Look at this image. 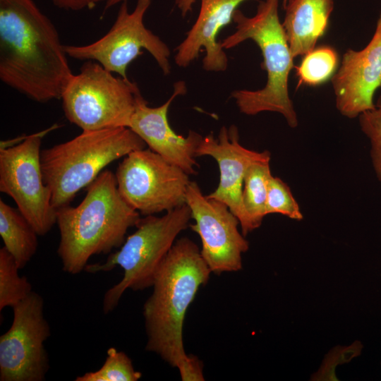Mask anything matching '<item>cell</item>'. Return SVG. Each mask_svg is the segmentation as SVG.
Returning <instances> with one entry per match:
<instances>
[{"label": "cell", "instance_id": "1", "mask_svg": "<svg viewBox=\"0 0 381 381\" xmlns=\"http://www.w3.org/2000/svg\"><path fill=\"white\" fill-rule=\"evenodd\" d=\"M74 74L59 33L32 0H0V79L37 102L61 99Z\"/></svg>", "mask_w": 381, "mask_h": 381}, {"label": "cell", "instance_id": "2", "mask_svg": "<svg viewBox=\"0 0 381 381\" xmlns=\"http://www.w3.org/2000/svg\"><path fill=\"white\" fill-rule=\"evenodd\" d=\"M211 272L198 245L181 238L161 264L143 306L145 350L177 368L183 381L205 380L202 362L185 351L183 327L188 307Z\"/></svg>", "mask_w": 381, "mask_h": 381}, {"label": "cell", "instance_id": "3", "mask_svg": "<svg viewBox=\"0 0 381 381\" xmlns=\"http://www.w3.org/2000/svg\"><path fill=\"white\" fill-rule=\"evenodd\" d=\"M140 214L121 197L115 174L102 171L87 186L80 203L56 210L60 239L57 254L64 272L77 274L90 258L119 248L128 229L136 226Z\"/></svg>", "mask_w": 381, "mask_h": 381}, {"label": "cell", "instance_id": "4", "mask_svg": "<svg viewBox=\"0 0 381 381\" xmlns=\"http://www.w3.org/2000/svg\"><path fill=\"white\" fill-rule=\"evenodd\" d=\"M279 0L259 3L256 13L248 17L236 9L233 15L236 31L226 37L223 49L233 48L246 40H252L260 48L262 68L267 80L262 89L237 90L231 92L239 111L254 116L264 111L282 114L289 127L295 128L298 120L289 92V77L294 59L278 14Z\"/></svg>", "mask_w": 381, "mask_h": 381}, {"label": "cell", "instance_id": "5", "mask_svg": "<svg viewBox=\"0 0 381 381\" xmlns=\"http://www.w3.org/2000/svg\"><path fill=\"white\" fill-rule=\"evenodd\" d=\"M146 147L128 127L83 131L74 138L41 150L45 185L56 209L70 205L75 195L90 184L112 162Z\"/></svg>", "mask_w": 381, "mask_h": 381}, {"label": "cell", "instance_id": "6", "mask_svg": "<svg viewBox=\"0 0 381 381\" xmlns=\"http://www.w3.org/2000/svg\"><path fill=\"white\" fill-rule=\"evenodd\" d=\"M191 213L187 204L167 212L140 218L136 230L128 236L120 249L110 253L103 263L87 264L88 273L111 271L116 266L123 270V277L104 294L102 309L112 312L127 289L142 291L152 287L155 275L176 241L178 235L189 226Z\"/></svg>", "mask_w": 381, "mask_h": 381}, {"label": "cell", "instance_id": "7", "mask_svg": "<svg viewBox=\"0 0 381 381\" xmlns=\"http://www.w3.org/2000/svg\"><path fill=\"white\" fill-rule=\"evenodd\" d=\"M137 84L87 60L61 97L66 119L82 131L129 127L140 93Z\"/></svg>", "mask_w": 381, "mask_h": 381}, {"label": "cell", "instance_id": "8", "mask_svg": "<svg viewBox=\"0 0 381 381\" xmlns=\"http://www.w3.org/2000/svg\"><path fill=\"white\" fill-rule=\"evenodd\" d=\"M151 3L152 0H137L134 10L129 12L127 0L122 1L114 24L103 37L86 45H64L66 55L77 60L97 61L107 71L128 79V65L145 49L163 73L169 74V47L143 23Z\"/></svg>", "mask_w": 381, "mask_h": 381}, {"label": "cell", "instance_id": "9", "mask_svg": "<svg viewBox=\"0 0 381 381\" xmlns=\"http://www.w3.org/2000/svg\"><path fill=\"white\" fill-rule=\"evenodd\" d=\"M189 176L150 149L137 150L119 164L115 176L123 200L140 214L169 212L186 204Z\"/></svg>", "mask_w": 381, "mask_h": 381}, {"label": "cell", "instance_id": "10", "mask_svg": "<svg viewBox=\"0 0 381 381\" xmlns=\"http://www.w3.org/2000/svg\"><path fill=\"white\" fill-rule=\"evenodd\" d=\"M53 129L25 136L22 141L0 149V191L10 196L39 236L56 224V210L45 185L41 168V143Z\"/></svg>", "mask_w": 381, "mask_h": 381}, {"label": "cell", "instance_id": "11", "mask_svg": "<svg viewBox=\"0 0 381 381\" xmlns=\"http://www.w3.org/2000/svg\"><path fill=\"white\" fill-rule=\"evenodd\" d=\"M44 299L32 291L13 306L11 327L0 337V380L43 381L49 364L44 341L50 327Z\"/></svg>", "mask_w": 381, "mask_h": 381}, {"label": "cell", "instance_id": "12", "mask_svg": "<svg viewBox=\"0 0 381 381\" xmlns=\"http://www.w3.org/2000/svg\"><path fill=\"white\" fill-rule=\"evenodd\" d=\"M186 203L194 220L189 227L200 238V253L211 272L221 274L241 270L242 254L248 250L249 243L239 231V221L229 207L205 195L192 181L187 188Z\"/></svg>", "mask_w": 381, "mask_h": 381}, {"label": "cell", "instance_id": "13", "mask_svg": "<svg viewBox=\"0 0 381 381\" xmlns=\"http://www.w3.org/2000/svg\"><path fill=\"white\" fill-rule=\"evenodd\" d=\"M337 111L354 119L375 107L381 86V13L368 44L359 51L349 49L331 78Z\"/></svg>", "mask_w": 381, "mask_h": 381}, {"label": "cell", "instance_id": "14", "mask_svg": "<svg viewBox=\"0 0 381 381\" xmlns=\"http://www.w3.org/2000/svg\"><path fill=\"white\" fill-rule=\"evenodd\" d=\"M195 155L196 157L210 156L217 162L219 182L217 188L207 195L229 207L238 218L243 235L247 224L242 203L244 177L252 164L270 160V152L268 150L258 152L243 147L239 142L237 127L232 125L229 128L222 126L217 138L212 133L203 137Z\"/></svg>", "mask_w": 381, "mask_h": 381}, {"label": "cell", "instance_id": "15", "mask_svg": "<svg viewBox=\"0 0 381 381\" xmlns=\"http://www.w3.org/2000/svg\"><path fill=\"white\" fill-rule=\"evenodd\" d=\"M186 92L184 81H177L170 98L163 104L151 107L141 93L136 97L135 106L130 128L145 143L149 149L161 155L168 162L179 167L188 175L196 174V150L203 136L189 131L184 137L174 131L168 121L171 103Z\"/></svg>", "mask_w": 381, "mask_h": 381}, {"label": "cell", "instance_id": "16", "mask_svg": "<svg viewBox=\"0 0 381 381\" xmlns=\"http://www.w3.org/2000/svg\"><path fill=\"white\" fill-rule=\"evenodd\" d=\"M247 0H200L197 20L176 47L175 63L186 67L197 59L202 48L205 55L202 67L207 71H224L228 58L217 40L219 31L233 20L237 7Z\"/></svg>", "mask_w": 381, "mask_h": 381}, {"label": "cell", "instance_id": "17", "mask_svg": "<svg viewBox=\"0 0 381 381\" xmlns=\"http://www.w3.org/2000/svg\"><path fill=\"white\" fill-rule=\"evenodd\" d=\"M282 23L293 57L304 56L327 30L334 0H289Z\"/></svg>", "mask_w": 381, "mask_h": 381}, {"label": "cell", "instance_id": "18", "mask_svg": "<svg viewBox=\"0 0 381 381\" xmlns=\"http://www.w3.org/2000/svg\"><path fill=\"white\" fill-rule=\"evenodd\" d=\"M0 235L18 267L24 268L36 253L39 236L18 208L0 200Z\"/></svg>", "mask_w": 381, "mask_h": 381}, {"label": "cell", "instance_id": "19", "mask_svg": "<svg viewBox=\"0 0 381 381\" xmlns=\"http://www.w3.org/2000/svg\"><path fill=\"white\" fill-rule=\"evenodd\" d=\"M270 160L252 164L247 169L243 186L242 203L247 224L244 236L258 228L266 214V201L271 173Z\"/></svg>", "mask_w": 381, "mask_h": 381}, {"label": "cell", "instance_id": "20", "mask_svg": "<svg viewBox=\"0 0 381 381\" xmlns=\"http://www.w3.org/2000/svg\"><path fill=\"white\" fill-rule=\"evenodd\" d=\"M338 62V55L334 48L329 46L315 47L303 56L296 67L298 86L315 87L325 83L335 73Z\"/></svg>", "mask_w": 381, "mask_h": 381}, {"label": "cell", "instance_id": "21", "mask_svg": "<svg viewBox=\"0 0 381 381\" xmlns=\"http://www.w3.org/2000/svg\"><path fill=\"white\" fill-rule=\"evenodd\" d=\"M13 257L5 248L0 249V310L13 308L32 291V285L26 277L18 274Z\"/></svg>", "mask_w": 381, "mask_h": 381}, {"label": "cell", "instance_id": "22", "mask_svg": "<svg viewBox=\"0 0 381 381\" xmlns=\"http://www.w3.org/2000/svg\"><path fill=\"white\" fill-rule=\"evenodd\" d=\"M142 377L135 370L130 357L123 351L114 347L108 349L102 367L94 372L77 376L75 381H137Z\"/></svg>", "mask_w": 381, "mask_h": 381}, {"label": "cell", "instance_id": "23", "mask_svg": "<svg viewBox=\"0 0 381 381\" xmlns=\"http://www.w3.org/2000/svg\"><path fill=\"white\" fill-rule=\"evenodd\" d=\"M266 214H280L295 220L303 219L300 207L289 186L282 179L273 175L268 186Z\"/></svg>", "mask_w": 381, "mask_h": 381}, {"label": "cell", "instance_id": "24", "mask_svg": "<svg viewBox=\"0 0 381 381\" xmlns=\"http://www.w3.org/2000/svg\"><path fill=\"white\" fill-rule=\"evenodd\" d=\"M361 131L370 143V155L373 170L381 186V95L373 109L359 115Z\"/></svg>", "mask_w": 381, "mask_h": 381}, {"label": "cell", "instance_id": "25", "mask_svg": "<svg viewBox=\"0 0 381 381\" xmlns=\"http://www.w3.org/2000/svg\"><path fill=\"white\" fill-rule=\"evenodd\" d=\"M58 8L67 11L92 9L99 3L107 0H51Z\"/></svg>", "mask_w": 381, "mask_h": 381}, {"label": "cell", "instance_id": "26", "mask_svg": "<svg viewBox=\"0 0 381 381\" xmlns=\"http://www.w3.org/2000/svg\"><path fill=\"white\" fill-rule=\"evenodd\" d=\"M196 0H181L178 4V8L181 10L183 16L192 10V6Z\"/></svg>", "mask_w": 381, "mask_h": 381}, {"label": "cell", "instance_id": "27", "mask_svg": "<svg viewBox=\"0 0 381 381\" xmlns=\"http://www.w3.org/2000/svg\"><path fill=\"white\" fill-rule=\"evenodd\" d=\"M123 1H126V0H107L105 6H104V11H107V9L114 6L115 4H117L120 2L121 3Z\"/></svg>", "mask_w": 381, "mask_h": 381}, {"label": "cell", "instance_id": "28", "mask_svg": "<svg viewBox=\"0 0 381 381\" xmlns=\"http://www.w3.org/2000/svg\"><path fill=\"white\" fill-rule=\"evenodd\" d=\"M288 1L289 0H283V6H284V8H285V6H286L287 3H288Z\"/></svg>", "mask_w": 381, "mask_h": 381}, {"label": "cell", "instance_id": "29", "mask_svg": "<svg viewBox=\"0 0 381 381\" xmlns=\"http://www.w3.org/2000/svg\"><path fill=\"white\" fill-rule=\"evenodd\" d=\"M181 0H176V4L177 5Z\"/></svg>", "mask_w": 381, "mask_h": 381}, {"label": "cell", "instance_id": "30", "mask_svg": "<svg viewBox=\"0 0 381 381\" xmlns=\"http://www.w3.org/2000/svg\"><path fill=\"white\" fill-rule=\"evenodd\" d=\"M380 88H381V86H380Z\"/></svg>", "mask_w": 381, "mask_h": 381}]
</instances>
